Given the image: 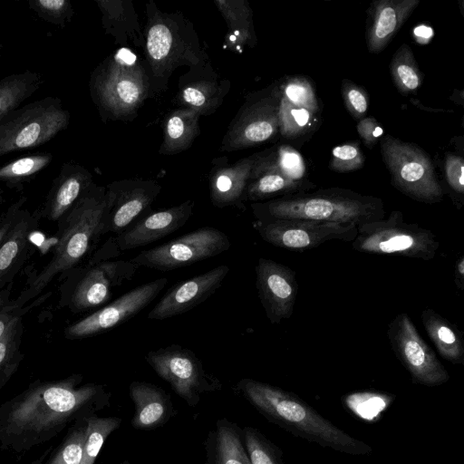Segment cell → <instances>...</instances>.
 <instances>
[{
  "instance_id": "1f68e13d",
  "label": "cell",
  "mask_w": 464,
  "mask_h": 464,
  "mask_svg": "<svg viewBox=\"0 0 464 464\" xmlns=\"http://www.w3.org/2000/svg\"><path fill=\"white\" fill-rule=\"evenodd\" d=\"M315 121L314 113L297 107L282 97L278 105V125L287 138H297L308 131Z\"/></svg>"
},
{
  "instance_id": "5b68a950",
  "label": "cell",
  "mask_w": 464,
  "mask_h": 464,
  "mask_svg": "<svg viewBox=\"0 0 464 464\" xmlns=\"http://www.w3.org/2000/svg\"><path fill=\"white\" fill-rule=\"evenodd\" d=\"M354 250L375 255H396L429 261L440 247L437 236L417 223L404 220L402 212L392 211L387 218L357 226L351 242Z\"/></svg>"
},
{
  "instance_id": "8992f818",
  "label": "cell",
  "mask_w": 464,
  "mask_h": 464,
  "mask_svg": "<svg viewBox=\"0 0 464 464\" xmlns=\"http://www.w3.org/2000/svg\"><path fill=\"white\" fill-rule=\"evenodd\" d=\"M69 121L62 100L53 96L13 110L0 121V158L48 142L67 128Z\"/></svg>"
},
{
  "instance_id": "74e56055",
  "label": "cell",
  "mask_w": 464,
  "mask_h": 464,
  "mask_svg": "<svg viewBox=\"0 0 464 464\" xmlns=\"http://www.w3.org/2000/svg\"><path fill=\"white\" fill-rule=\"evenodd\" d=\"M172 43L171 33L161 24L152 26L148 34L147 48L150 56L155 60L166 57Z\"/></svg>"
},
{
  "instance_id": "4dcf8cb0",
  "label": "cell",
  "mask_w": 464,
  "mask_h": 464,
  "mask_svg": "<svg viewBox=\"0 0 464 464\" xmlns=\"http://www.w3.org/2000/svg\"><path fill=\"white\" fill-rule=\"evenodd\" d=\"M86 420L72 424L59 446L43 464H80L86 437Z\"/></svg>"
},
{
  "instance_id": "7a4b0ae2",
  "label": "cell",
  "mask_w": 464,
  "mask_h": 464,
  "mask_svg": "<svg viewBox=\"0 0 464 464\" xmlns=\"http://www.w3.org/2000/svg\"><path fill=\"white\" fill-rule=\"evenodd\" d=\"M236 391L268 421L296 437L349 455L372 452L368 444L335 426L292 392L250 378L241 379Z\"/></svg>"
},
{
  "instance_id": "9a60e30c",
  "label": "cell",
  "mask_w": 464,
  "mask_h": 464,
  "mask_svg": "<svg viewBox=\"0 0 464 464\" xmlns=\"http://www.w3.org/2000/svg\"><path fill=\"white\" fill-rule=\"evenodd\" d=\"M139 266L130 260L100 261L90 267L72 293V309L82 312L107 303L114 291L131 280Z\"/></svg>"
},
{
  "instance_id": "2e32d148",
  "label": "cell",
  "mask_w": 464,
  "mask_h": 464,
  "mask_svg": "<svg viewBox=\"0 0 464 464\" xmlns=\"http://www.w3.org/2000/svg\"><path fill=\"white\" fill-rule=\"evenodd\" d=\"M228 273L229 267L220 265L174 285L150 310L148 318L164 320L193 309L221 286Z\"/></svg>"
},
{
  "instance_id": "ac0fdd59",
  "label": "cell",
  "mask_w": 464,
  "mask_h": 464,
  "mask_svg": "<svg viewBox=\"0 0 464 464\" xmlns=\"http://www.w3.org/2000/svg\"><path fill=\"white\" fill-rule=\"evenodd\" d=\"M134 405L130 424L136 430H151L164 425L174 413L169 394L160 387L134 381L129 387Z\"/></svg>"
},
{
  "instance_id": "681fc988",
  "label": "cell",
  "mask_w": 464,
  "mask_h": 464,
  "mask_svg": "<svg viewBox=\"0 0 464 464\" xmlns=\"http://www.w3.org/2000/svg\"><path fill=\"white\" fill-rule=\"evenodd\" d=\"M118 57L124 63L131 64L135 62V55L132 54L129 50L121 49L118 53Z\"/></svg>"
},
{
  "instance_id": "7402d4cb",
  "label": "cell",
  "mask_w": 464,
  "mask_h": 464,
  "mask_svg": "<svg viewBox=\"0 0 464 464\" xmlns=\"http://www.w3.org/2000/svg\"><path fill=\"white\" fill-rule=\"evenodd\" d=\"M421 322L438 353L453 364H464V342L459 329L431 308L421 312Z\"/></svg>"
},
{
  "instance_id": "f5cc1de1",
  "label": "cell",
  "mask_w": 464,
  "mask_h": 464,
  "mask_svg": "<svg viewBox=\"0 0 464 464\" xmlns=\"http://www.w3.org/2000/svg\"><path fill=\"white\" fill-rule=\"evenodd\" d=\"M1 197H2V188H1V185H0V199H1Z\"/></svg>"
},
{
  "instance_id": "c3c4849f",
  "label": "cell",
  "mask_w": 464,
  "mask_h": 464,
  "mask_svg": "<svg viewBox=\"0 0 464 464\" xmlns=\"http://www.w3.org/2000/svg\"><path fill=\"white\" fill-rule=\"evenodd\" d=\"M414 34L416 37H420V40L419 42H427L428 37L430 38L432 35V31L430 27L421 25L415 28Z\"/></svg>"
},
{
  "instance_id": "f546056e",
  "label": "cell",
  "mask_w": 464,
  "mask_h": 464,
  "mask_svg": "<svg viewBox=\"0 0 464 464\" xmlns=\"http://www.w3.org/2000/svg\"><path fill=\"white\" fill-rule=\"evenodd\" d=\"M242 434L251 464H285L282 450L260 430L246 426L242 429Z\"/></svg>"
},
{
  "instance_id": "ba28073f",
  "label": "cell",
  "mask_w": 464,
  "mask_h": 464,
  "mask_svg": "<svg viewBox=\"0 0 464 464\" xmlns=\"http://www.w3.org/2000/svg\"><path fill=\"white\" fill-rule=\"evenodd\" d=\"M146 362L190 407H196L206 392L222 388L221 382L208 372L193 351L170 344L149 352Z\"/></svg>"
},
{
  "instance_id": "8fae6325",
  "label": "cell",
  "mask_w": 464,
  "mask_h": 464,
  "mask_svg": "<svg viewBox=\"0 0 464 464\" xmlns=\"http://www.w3.org/2000/svg\"><path fill=\"white\" fill-rule=\"evenodd\" d=\"M253 227L266 243L291 251L314 249L330 240L351 243L357 235L354 224L302 219H256Z\"/></svg>"
},
{
  "instance_id": "6da1fadb",
  "label": "cell",
  "mask_w": 464,
  "mask_h": 464,
  "mask_svg": "<svg viewBox=\"0 0 464 464\" xmlns=\"http://www.w3.org/2000/svg\"><path fill=\"white\" fill-rule=\"evenodd\" d=\"M73 374L58 381L31 383L0 405V448L24 453L59 435L110 405L104 385L82 384Z\"/></svg>"
},
{
  "instance_id": "ee69618b",
  "label": "cell",
  "mask_w": 464,
  "mask_h": 464,
  "mask_svg": "<svg viewBox=\"0 0 464 464\" xmlns=\"http://www.w3.org/2000/svg\"><path fill=\"white\" fill-rule=\"evenodd\" d=\"M16 316V310L10 304L0 309V338L5 334L10 324Z\"/></svg>"
},
{
  "instance_id": "e0dca14e",
  "label": "cell",
  "mask_w": 464,
  "mask_h": 464,
  "mask_svg": "<svg viewBox=\"0 0 464 464\" xmlns=\"http://www.w3.org/2000/svg\"><path fill=\"white\" fill-rule=\"evenodd\" d=\"M420 0H376L368 8L366 43L371 53H381L399 32Z\"/></svg>"
},
{
  "instance_id": "7bdbcfd3",
  "label": "cell",
  "mask_w": 464,
  "mask_h": 464,
  "mask_svg": "<svg viewBox=\"0 0 464 464\" xmlns=\"http://www.w3.org/2000/svg\"><path fill=\"white\" fill-rule=\"evenodd\" d=\"M118 97L124 102L131 104L135 102L140 96L138 86L130 80H122L116 85Z\"/></svg>"
},
{
  "instance_id": "44dd1931",
  "label": "cell",
  "mask_w": 464,
  "mask_h": 464,
  "mask_svg": "<svg viewBox=\"0 0 464 464\" xmlns=\"http://www.w3.org/2000/svg\"><path fill=\"white\" fill-rule=\"evenodd\" d=\"M36 218L24 207L16 220L0 245V289L15 274L29 247V237Z\"/></svg>"
},
{
  "instance_id": "ffe728a7",
  "label": "cell",
  "mask_w": 464,
  "mask_h": 464,
  "mask_svg": "<svg viewBox=\"0 0 464 464\" xmlns=\"http://www.w3.org/2000/svg\"><path fill=\"white\" fill-rule=\"evenodd\" d=\"M206 464H251L237 423L225 418L216 422L206 440Z\"/></svg>"
},
{
  "instance_id": "b9f144b4",
  "label": "cell",
  "mask_w": 464,
  "mask_h": 464,
  "mask_svg": "<svg viewBox=\"0 0 464 464\" xmlns=\"http://www.w3.org/2000/svg\"><path fill=\"white\" fill-rule=\"evenodd\" d=\"M25 203V198H20L13 203L0 220V245L13 227L16 218Z\"/></svg>"
},
{
  "instance_id": "cb8c5ba5",
  "label": "cell",
  "mask_w": 464,
  "mask_h": 464,
  "mask_svg": "<svg viewBox=\"0 0 464 464\" xmlns=\"http://www.w3.org/2000/svg\"><path fill=\"white\" fill-rule=\"evenodd\" d=\"M44 83L43 76L32 71L12 73L0 80V121L34 95Z\"/></svg>"
},
{
  "instance_id": "4316f807",
  "label": "cell",
  "mask_w": 464,
  "mask_h": 464,
  "mask_svg": "<svg viewBox=\"0 0 464 464\" xmlns=\"http://www.w3.org/2000/svg\"><path fill=\"white\" fill-rule=\"evenodd\" d=\"M394 400L395 395L392 394L363 391L346 394L343 398V402L356 418L366 422H375Z\"/></svg>"
},
{
  "instance_id": "60d3db41",
  "label": "cell",
  "mask_w": 464,
  "mask_h": 464,
  "mask_svg": "<svg viewBox=\"0 0 464 464\" xmlns=\"http://www.w3.org/2000/svg\"><path fill=\"white\" fill-rule=\"evenodd\" d=\"M357 131L368 148H372L383 136V129L372 117H364L357 124Z\"/></svg>"
},
{
  "instance_id": "277c9868",
  "label": "cell",
  "mask_w": 464,
  "mask_h": 464,
  "mask_svg": "<svg viewBox=\"0 0 464 464\" xmlns=\"http://www.w3.org/2000/svg\"><path fill=\"white\" fill-rule=\"evenodd\" d=\"M107 199L85 193L60 220L61 229L50 262L31 281L14 304L17 310L38 295L58 275L76 266L103 235Z\"/></svg>"
},
{
  "instance_id": "d4e9b609",
  "label": "cell",
  "mask_w": 464,
  "mask_h": 464,
  "mask_svg": "<svg viewBox=\"0 0 464 464\" xmlns=\"http://www.w3.org/2000/svg\"><path fill=\"white\" fill-rule=\"evenodd\" d=\"M393 83L402 95L416 92L422 83V73L411 47L403 44L394 53L390 63Z\"/></svg>"
},
{
  "instance_id": "d6986e66",
  "label": "cell",
  "mask_w": 464,
  "mask_h": 464,
  "mask_svg": "<svg viewBox=\"0 0 464 464\" xmlns=\"http://www.w3.org/2000/svg\"><path fill=\"white\" fill-rule=\"evenodd\" d=\"M89 179L79 166L67 162L53 180L42 211L51 221H60L86 193Z\"/></svg>"
},
{
  "instance_id": "f1b7e54d",
  "label": "cell",
  "mask_w": 464,
  "mask_h": 464,
  "mask_svg": "<svg viewBox=\"0 0 464 464\" xmlns=\"http://www.w3.org/2000/svg\"><path fill=\"white\" fill-rule=\"evenodd\" d=\"M21 334L22 323L17 315L0 338V391L16 372L22 361L19 350Z\"/></svg>"
},
{
  "instance_id": "f35d334b",
  "label": "cell",
  "mask_w": 464,
  "mask_h": 464,
  "mask_svg": "<svg viewBox=\"0 0 464 464\" xmlns=\"http://www.w3.org/2000/svg\"><path fill=\"white\" fill-rule=\"evenodd\" d=\"M445 177L451 190L459 195L462 203L464 194V160L463 158L455 154H447L445 158Z\"/></svg>"
},
{
  "instance_id": "9c48e42d",
  "label": "cell",
  "mask_w": 464,
  "mask_h": 464,
  "mask_svg": "<svg viewBox=\"0 0 464 464\" xmlns=\"http://www.w3.org/2000/svg\"><path fill=\"white\" fill-rule=\"evenodd\" d=\"M223 231L204 227L156 247L143 250L130 259L138 266L167 272L214 257L230 247Z\"/></svg>"
},
{
  "instance_id": "484cf974",
  "label": "cell",
  "mask_w": 464,
  "mask_h": 464,
  "mask_svg": "<svg viewBox=\"0 0 464 464\" xmlns=\"http://www.w3.org/2000/svg\"><path fill=\"white\" fill-rule=\"evenodd\" d=\"M49 152L26 155L0 165V184L10 188L21 187L30 181L53 161Z\"/></svg>"
},
{
  "instance_id": "d6a6232c",
  "label": "cell",
  "mask_w": 464,
  "mask_h": 464,
  "mask_svg": "<svg viewBox=\"0 0 464 464\" xmlns=\"http://www.w3.org/2000/svg\"><path fill=\"white\" fill-rule=\"evenodd\" d=\"M303 181H295L278 169L263 175L251 188L253 198H266L275 194L290 195L303 191L306 188Z\"/></svg>"
},
{
  "instance_id": "83f0119b",
  "label": "cell",
  "mask_w": 464,
  "mask_h": 464,
  "mask_svg": "<svg viewBox=\"0 0 464 464\" xmlns=\"http://www.w3.org/2000/svg\"><path fill=\"white\" fill-rule=\"evenodd\" d=\"M87 431L80 464H94L107 438L121 426L118 417L90 416L86 419Z\"/></svg>"
},
{
  "instance_id": "7dc6e473",
  "label": "cell",
  "mask_w": 464,
  "mask_h": 464,
  "mask_svg": "<svg viewBox=\"0 0 464 464\" xmlns=\"http://www.w3.org/2000/svg\"><path fill=\"white\" fill-rule=\"evenodd\" d=\"M454 282L459 290L464 288V256H460L456 263L454 268Z\"/></svg>"
},
{
  "instance_id": "3957f363",
  "label": "cell",
  "mask_w": 464,
  "mask_h": 464,
  "mask_svg": "<svg viewBox=\"0 0 464 464\" xmlns=\"http://www.w3.org/2000/svg\"><path fill=\"white\" fill-rule=\"evenodd\" d=\"M386 209L382 198L342 188L297 192L256 205V219H302L354 224L380 220Z\"/></svg>"
},
{
  "instance_id": "d590c367",
  "label": "cell",
  "mask_w": 464,
  "mask_h": 464,
  "mask_svg": "<svg viewBox=\"0 0 464 464\" xmlns=\"http://www.w3.org/2000/svg\"><path fill=\"white\" fill-rule=\"evenodd\" d=\"M364 155L357 142H347L332 150L329 168L339 173L353 171L362 168Z\"/></svg>"
},
{
  "instance_id": "30bf717a",
  "label": "cell",
  "mask_w": 464,
  "mask_h": 464,
  "mask_svg": "<svg viewBox=\"0 0 464 464\" xmlns=\"http://www.w3.org/2000/svg\"><path fill=\"white\" fill-rule=\"evenodd\" d=\"M391 346L414 384L433 387L446 383L450 374L422 339L407 313L397 314L387 331Z\"/></svg>"
},
{
  "instance_id": "e575fe53",
  "label": "cell",
  "mask_w": 464,
  "mask_h": 464,
  "mask_svg": "<svg viewBox=\"0 0 464 464\" xmlns=\"http://www.w3.org/2000/svg\"><path fill=\"white\" fill-rule=\"evenodd\" d=\"M29 8L42 20L63 28L72 15L68 0H30Z\"/></svg>"
},
{
  "instance_id": "f907efd6",
  "label": "cell",
  "mask_w": 464,
  "mask_h": 464,
  "mask_svg": "<svg viewBox=\"0 0 464 464\" xmlns=\"http://www.w3.org/2000/svg\"><path fill=\"white\" fill-rule=\"evenodd\" d=\"M52 451V447L46 450L38 459H34L31 464H43Z\"/></svg>"
},
{
  "instance_id": "ab89813d",
  "label": "cell",
  "mask_w": 464,
  "mask_h": 464,
  "mask_svg": "<svg viewBox=\"0 0 464 464\" xmlns=\"http://www.w3.org/2000/svg\"><path fill=\"white\" fill-rule=\"evenodd\" d=\"M277 169L295 181H304L305 165L302 156L295 149L286 147L282 150Z\"/></svg>"
},
{
  "instance_id": "603a6c76",
  "label": "cell",
  "mask_w": 464,
  "mask_h": 464,
  "mask_svg": "<svg viewBox=\"0 0 464 464\" xmlns=\"http://www.w3.org/2000/svg\"><path fill=\"white\" fill-rule=\"evenodd\" d=\"M150 202V196L144 192L125 193L117 198L111 197L107 199L103 235L112 233L116 236L124 231L134 223Z\"/></svg>"
},
{
  "instance_id": "db71d44e",
  "label": "cell",
  "mask_w": 464,
  "mask_h": 464,
  "mask_svg": "<svg viewBox=\"0 0 464 464\" xmlns=\"http://www.w3.org/2000/svg\"><path fill=\"white\" fill-rule=\"evenodd\" d=\"M100 464H102V463H100Z\"/></svg>"
},
{
  "instance_id": "8d00e7d4",
  "label": "cell",
  "mask_w": 464,
  "mask_h": 464,
  "mask_svg": "<svg viewBox=\"0 0 464 464\" xmlns=\"http://www.w3.org/2000/svg\"><path fill=\"white\" fill-rule=\"evenodd\" d=\"M342 95L353 118L357 121L363 119L369 108V97L364 88L344 79L342 82Z\"/></svg>"
},
{
  "instance_id": "5bb4252c",
  "label": "cell",
  "mask_w": 464,
  "mask_h": 464,
  "mask_svg": "<svg viewBox=\"0 0 464 464\" xmlns=\"http://www.w3.org/2000/svg\"><path fill=\"white\" fill-rule=\"evenodd\" d=\"M192 205L185 203L169 209L149 214L130 225L121 233L111 237L103 246L105 256L149 245L179 229L192 214Z\"/></svg>"
},
{
  "instance_id": "816d5d0a",
  "label": "cell",
  "mask_w": 464,
  "mask_h": 464,
  "mask_svg": "<svg viewBox=\"0 0 464 464\" xmlns=\"http://www.w3.org/2000/svg\"><path fill=\"white\" fill-rule=\"evenodd\" d=\"M121 464H133V463L130 462L129 460H124Z\"/></svg>"
},
{
  "instance_id": "4fadbf2b",
  "label": "cell",
  "mask_w": 464,
  "mask_h": 464,
  "mask_svg": "<svg viewBox=\"0 0 464 464\" xmlns=\"http://www.w3.org/2000/svg\"><path fill=\"white\" fill-rule=\"evenodd\" d=\"M256 286L267 319L273 324L291 317L298 293L295 272L272 259L260 257Z\"/></svg>"
},
{
  "instance_id": "52a82bcc",
  "label": "cell",
  "mask_w": 464,
  "mask_h": 464,
  "mask_svg": "<svg viewBox=\"0 0 464 464\" xmlns=\"http://www.w3.org/2000/svg\"><path fill=\"white\" fill-rule=\"evenodd\" d=\"M380 144L382 160L394 188L411 199L425 204L443 199V189L424 150L391 135L382 136Z\"/></svg>"
},
{
  "instance_id": "f6af8a7d",
  "label": "cell",
  "mask_w": 464,
  "mask_h": 464,
  "mask_svg": "<svg viewBox=\"0 0 464 464\" xmlns=\"http://www.w3.org/2000/svg\"><path fill=\"white\" fill-rule=\"evenodd\" d=\"M183 97L187 102H188L194 106H200L206 101L203 93L201 92H199L198 90L192 88V87H188L184 90Z\"/></svg>"
},
{
  "instance_id": "7c38bea8",
  "label": "cell",
  "mask_w": 464,
  "mask_h": 464,
  "mask_svg": "<svg viewBox=\"0 0 464 464\" xmlns=\"http://www.w3.org/2000/svg\"><path fill=\"white\" fill-rule=\"evenodd\" d=\"M168 283L166 277L139 285L106 306L69 326L65 334L81 339L108 331L135 316L161 292Z\"/></svg>"
},
{
  "instance_id": "836d02e7",
  "label": "cell",
  "mask_w": 464,
  "mask_h": 464,
  "mask_svg": "<svg viewBox=\"0 0 464 464\" xmlns=\"http://www.w3.org/2000/svg\"><path fill=\"white\" fill-rule=\"evenodd\" d=\"M283 97L292 104L319 112V103L310 80L303 76H294L287 80L283 87Z\"/></svg>"
},
{
  "instance_id": "bcb514c9",
  "label": "cell",
  "mask_w": 464,
  "mask_h": 464,
  "mask_svg": "<svg viewBox=\"0 0 464 464\" xmlns=\"http://www.w3.org/2000/svg\"><path fill=\"white\" fill-rule=\"evenodd\" d=\"M184 131L182 120L179 116L172 117L168 123V133L172 139L179 138Z\"/></svg>"
}]
</instances>
